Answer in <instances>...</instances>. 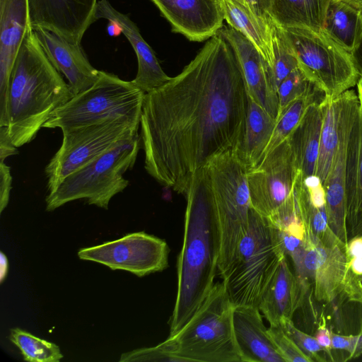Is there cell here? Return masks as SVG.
I'll use <instances>...</instances> for the list:
<instances>
[{
  "mask_svg": "<svg viewBox=\"0 0 362 362\" xmlns=\"http://www.w3.org/2000/svg\"><path fill=\"white\" fill-rule=\"evenodd\" d=\"M248 99L234 49L217 32L180 74L145 94L140 137L146 172L185 196L197 170L236 146Z\"/></svg>",
  "mask_w": 362,
  "mask_h": 362,
  "instance_id": "cell-1",
  "label": "cell"
},
{
  "mask_svg": "<svg viewBox=\"0 0 362 362\" xmlns=\"http://www.w3.org/2000/svg\"><path fill=\"white\" fill-rule=\"evenodd\" d=\"M185 197V230L177 262V293L169 335L179 331L196 313L218 273L219 236L206 166L192 176Z\"/></svg>",
  "mask_w": 362,
  "mask_h": 362,
  "instance_id": "cell-2",
  "label": "cell"
},
{
  "mask_svg": "<svg viewBox=\"0 0 362 362\" xmlns=\"http://www.w3.org/2000/svg\"><path fill=\"white\" fill-rule=\"evenodd\" d=\"M73 95L49 61L33 28L26 34L11 71L8 132L18 148L30 142L52 113Z\"/></svg>",
  "mask_w": 362,
  "mask_h": 362,
  "instance_id": "cell-3",
  "label": "cell"
},
{
  "mask_svg": "<svg viewBox=\"0 0 362 362\" xmlns=\"http://www.w3.org/2000/svg\"><path fill=\"white\" fill-rule=\"evenodd\" d=\"M223 282L215 283L190 320L158 344L168 361L243 362Z\"/></svg>",
  "mask_w": 362,
  "mask_h": 362,
  "instance_id": "cell-4",
  "label": "cell"
},
{
  "mask_svg": "<svg viewBox=\"0 0 362 362\" xmlns=\"http://www.w3.org/2000/svg\"><path fill=\"white\" fill-rule=\"evenodd\" d=\"M286 255L276 228L252 208L247 230L223 279L233 306L259 308L262 296Z\"/></svg>",
  "mask_w": 362,
  "mask_h": 362,
  "instance_id": "cell-5",
  "label": "cell"
},
{
  "mask_svg": "<svg viewBox=\"0 0 362 362\" xmlns=\"http://www.w3.org/2000/svg\"><path fill=\"white\" fill-rule=\"evenodd\" d=\"M206 167L219 236L218 274L223 278L233 264L249 226L252 207L247 170L233 149L214 157Z\"/></svg>",
  "mask_w": 362,
  "mask_h": 362,
  "instance_id": "cell-6",
  "label": "cell"
},
{
  "mask_svg": "<svg viewBox=\"0 0 362 362\" xmlns=\"http://www.w3.org/2000/svg\"><path fill=\"white\" fill-rule=\"evenodd\" d=\"M145 94L132 81L100 71L90 88L57 107L43 127L62 131L112 120L139 125Z\"/></svg>",
  "mask_w": 362,
  "mask_h": 362,
  "instance_id": "cell-7",
  "label": "cell"
},
{
  "mask_svg": "<svg viewBox=\"0 0 362 362\" xmlns=\"http://www.w3.org/2000/svg\"><path fill=\"white\" fill-rule=\"evenodd\" d=\"M141 144V137L137 134L66 176L48 193L46 210L52 211L80 199H86L88 204L107 209L111 199L129 185L124 175L134 165Z\"/></svg>",
  "mask_w": 362,
  "mask_h": 362,
  "instance_id": "cell-8",
  "label": "cell"
},
{
  "mask_svg": "<svg viewBox=\"0 0 362 362\" xmlns=\"http://www.w3.org/2000/svg\"><path fill=\"white\" fill-rule=\"evenodd\" d=\"M282 28L295 52L298 68L326 97L337 98L357 84L360 74L351 54L325 31Z\"/></svg>",
  "mask_w": 362,
  "mask_h": 362,
  "instance_id": "cell-9",
  "label": "cell"
},
{
  "mask_svg": "<svg viewBox=\"0 0 362 362\" xmlns=\"http://www.w3.org/2000/svg\"><path fill=\"white\" fill-rule=\"evenodd\" d=\"M139 126L125 120H112L62 130V145L45 169L48 192L69 175L118 143L134 136Z\"/></svg>",
  "mask_w": 362,
  "mask_h": 362,
  "instance_id": "cell-10",
  "label": "cell"
},
{
  "mask_svg": "<svg viewBox=\"0 0 362 362\" xmlns=\"http://www.w3.org/2000/svg\"><path fill=\"white\" fill-rule=\"evenodd\" d=\"M347 247L327 245L313 234L304 238V247L291 258L295 274L305 290L313 286L317 300L332 302L343 292L351 273Z\"/></svg>",
  "mask_w": 362,
  "mask_h": 362,
  "instance_id": "cell-11",
  "label": "cell"
},
{
  "mask_svg": "<svg viewBox=\"0 0 362 362\" xmlns=\"http://www.w3.org/2000/svg\"><path fill=\"white\" fill-rule=\"evenodd\" d=\"M167 243L144 231L128 233L112 241L81 248L82 260L102 264L112 270H124L142 277L165 269L168 266Z\"/></svg>",
  "mask_w": 362,
  "mask_h": 362,
  "instance_id": "cell-12",
  "label": "cell"
},
{
  "mask_svg": "<svg viewBox=\"0 0 362 362\" xmlns=\"http://www.w3.org/2000/svg\"><path fill=\"white\" fill-rule=\"evenodd\" d=\"M298 171L286 139L247 171L252 209L271 216L291 193Z\"/></svg>",
  "mask_w": 362,
  "mask_h": 362,
  "instance_id": "cell-13",
  "label": "cell"
},
{
  "mask_svg": "<svg viewBox=\"0 0 362 362\" xmlns=\"http://www.w3.org/2000/svg\"><path fill=\"white\" fill-rule=\"evenodd\" d=\"M343 98L339 142L323 187L329 227L346 243V158L348 141L359 103L353 90L343 93Z\"/></svg>",
  "mask_w": 362,
  "mask_h": 362,
  "instance_id": "cell-14",
  "label": "cell"
},
{
  "mask_svg": "<svg viewBox=\"0 0 362 362\" xmlns=\"http://www.w3.org/2000/svg\"><path fill=\"white\" fill-rule=\"evenodd\" d=\"M32 29L29 0H0V127H8V89L21 44Z\"/></svg>",
  "mask_w": 362,
  "mask_h": 362,
  "instance_id": "cell-15",
  "label": "cell"
},
{
  "mask_svg": "<svg viewBox=\"0 0 362 362\" xmlns=\"http://www.w3.org/2000/svg\"><path fill=\"white\" fill-rule=\"evenodd\" d=\"M98 0H29L32 28L42 27L81 43L96 21Z\"/></svg>",
  "mask_w": 362,
  "mask_h": 362,
  "instance_id": "cell-16",
  "label": "cell"
},
{
  "mask_svg": "<svg viewBox=\"0 0 362 362\" xmlns=\"http://www.w3.org/2000/svg\"><path fill=\"white\" fill-rule=\"evenodd\" d=\"M170 22L173 31L191 41L212 37L223 27L221 0H151Z\"/></svg>",
  "mask_w": 362,
  "mask_h": 362,
  "instance_id": "cell-17",
  "label": "cell"
},
{
  "mask_svg": "<svg viewBox=\"0 0 362 362\" xmlns=\"http://www.w3.org/2000/svg\"><path fill=\"white\" fill-rule=\"evenodd\" d=\"M33 30L51 63L67 79L73 97L97 81L100 71L89 62L81 43L71 42L45 28L34 27Z\"/></svg>",
  "mask_w": 362,
  "mask_h": 362,
  "instance_id": "cell-18",
  "label": "cell"
},
{
  "mask_svg": "<svg viewBox=\"0 0 362 362\" xmlns=\"http://www.w3.org/2000/svg\"><path fill=\"white\" fill-rule=\"evenodd\" d=\"M218 32L234 49L250 97L276 120L279 114L277 91L270 82L262 56L250 40L234 28L223 26Z\"/></svg>",
  "mask_w": 362,
  "mask_h": 362,
  "instance_id": "cell-19",
  "label": "cell"
},
{
  "mask_svg": "<svg viewBox=\"0 0 362 362\" xmlns=\"http://www.w3.org/2000/svg\"><path fill=\"white\" fill-rule=\"evenodd\" d=\"M95 18L96 21L105 18L117 23L132 46L137 58L138 71L132 82L137 88L147 93L162 86L171 78L163 71L153 50L128 16L116 10L108 0H99Z\"/></svg>",
  "mask_w": 362,
  "mask_h": 362,
  "instance_id": "cell-20",
  "label": "cell"
},
{
  "mask_svg": "<svg viewBox=\"0 0 362 362\" xmlns=\"http://www.w3.org/2000/svg\"><path fill=\"white\" fill-rule=\"evenodd\" d=\"M233 327L243 362H286L274 344L258 308L233 306Z\"/></svg>",
  "mask_w": 362,
  "mask_h": 362,
  "instance_id": "cell-21",
  "label": "cell"
},
{
  "mask_svg": "<svg viewBox=\"0 0 362 362\" xmlns=\"http://www.w3.org/2000/svg\"><path fill=\"white\" fill-rule=\"evenodd\" d=\"M306 293L285 255L262 296L259 309L270 325H279L284 320H292Z\"/></svg>",
  "mask_w": 362,
  "mask_h": 362,
  "instance_id": "cell-22",
  "label": "cell"
},
{
  "mask_svg": "<svg viewBox=\"0 0 362 362\" xmlns=\"http://www.w3.org/2000/svg\"><path fill=\"white\" fill-rule=\"evenodd\" d=\"M322 102L308 107L287 138L296 167L303 177L313 175L315 173L324 114Z\"/></svg>",
  "mask_w": 362,
  "mask_h": 362,
  "instance_id": "cell-23",
  "label": "cell"
},
{
  "mask_svg": "<svg viewBox=\"0 0 362 362\" xmlns=\"http://www.w3.org/2000/svg\"><path fill=\"white\" fill-rule=\"evenodd\" d=\"M275 124L276 119L249 95L245 129L233 148L247 170L262 159Z\"/></svg>",
  "mask_w": 362,
  "mask_h": 362,
  "instance_id": "cell-24",
  "label": "cell"
},
{
  "mask_svg": "<svg viewBox=\"0 0 362 362\" xmlns=\"http://www.w3.org/2000/svg\"><path fill=\"white\" fill-rule=\"evenodd\" d=\"M221 1L226 22L254 44L266 62L268 72L274 57L272 18H262L248 6L236 0Z\"/></svg>",
  "mask_w": 362,
  "mask_h": 362,
  "instance_id": "cell-25",
  "label": "cell"
},
{
  "mask_svg": "<svg viewBox=\"0 0 362 362\" xmlns=\"http://www.w3.org/2000/svg\"><path fill=\"white\" fill-rule=\"evenodd\" d=\"M346 223L354 226L362 214V112L355 116L346 158Z\"/></svg>",
  "mask_w": 362,
  "mask_h": 362,
  "instance_id": "cell-26",
  "label": "cell"
},
{
  "mask_svg": "<svg viewBox=\"0 0 362 362\" xmlns=\"http://www.w3.org/2000/svg\"><path fill=\"white\" fill-rule=\"evenodd\" d=\"M331 0H272L269 16L280 27L324 29Z\"/></svg>",
  "mask_w": 362,
  "mask_h": 362,
  "instance_id": "cell-27",
  "label": "cell"
},
{
  "mask_svg": "<svg viewBox=\"0 0 362 362\" xmlns=\"http://www.w3.org/2000/svg\"><path fill=\"white\" fill-rule=\"evenodd\" d=\"M323 31L351 54L362 36V12L341 0H331Z\"/></svg>",
  "mask_w": 362,
  "mask_h": 362,
  "instance_id": "cell-28",
  "label": "cell"
},
{
  "mask_svg": "<svg viewBox=\"0 0 362 362\" xmlns=\"http://www.w3.org/2000/svg\"><path fill=\"white\" fill-rule=\"evenodd\" d=\"M343 100L342 93L334 98L325 96L322 102L324 114L315 173L322 185L330 169L339 142Z\"/></svg>",
  "mask_w": 362,
  "mask_h": 362,
  "instance_id": "cell-29",
  "label": "cell"
},
{
  "mask_svg": "<svg viewBox=\"0 0 362 362\" xmlns=\"http://www.w3.org/2000/svg\"><path fill=\"white\" fill-rule=\"evenodd\" d=\"M325 98V93L315 86L308 94L290 103L278 116L263 157L288 137L310 105L322 102Z\"/></svg>",
  "mask_w": 362,
  "mask_h": 362,
  "instance_id": "cell-30",
  "label": "cell"
},
{
  "mask_svg": "<svg viewBox=\"0 0 362 362\" xmlns=\"http://www.w3.org/2000/svg\"><path fill=\"white\" fill-rule=\"evenodd\" d=\"M273 62L268 70L270 82L274 89L294 69L298 68L295 52L281 27L272 21Z\"/></svg>",
  "mask_w": 362,
  "mask_h": 362,
  "instance_id": "cell-31",
  "label": "cell"
},
{
  "mask_svg": "<svg viewBox=\"0 0 362 362\" xmlns=\"http://www.w3.org/2000/svg\"><path fill=\"white\" fill-rule=\"evenodd\" d=\"M9 339L19 349L23 359L29 362H59L64 357L57 344L20 328L11 329Z\"/></svg>",
  "mask_w": 362,
  "mask_h": 362,
  "instance_id": "cell-32",
  "label": "cell"
},
{
  "mask_svg": "<svg viewBox=\"0 0 362 362\" xmlns=\"http://www.w3.org/2000/svg\"><path fill=\"white\" fill-rule=\"evenodd\" d=\"M315 87V86L306 78L299 68L292 71L277 88L278 116L290 103L308 94Z\"/></svg>",
  "mask_w": 362,
  "mask_h": 362,
  "instance_id": "cell-33",
  "label": "cell"
},
{
  "mask_svg": "<svg viewBox=\"0 0 362 362\" xmlns=\"http://www.w3.org/2000/svg\"><path fill=\"white\" fill-rule=\"evenodd\" d=\"M279 325L293 339L299 349L313 361H325L320 356V353L327 352L329 354V349L321 346L315 337L298 329L293 324L292 320H284Z\"/></svg>",
  "mask_w": 362,
  "mask_h": 362,
  "instance_id": "cell-34",
  "label": "cell"
},
{
  "mask_svg": "<svg viewBox=\"0 0 362 362\" xmlns=\"http://www.w3.org/2000/svg\"><path fill=\"white\" fill-rule=\"evenodd\" d=\"M268 332L286 362L313 361L299 349L280 325H270Z\"/></svg>",
  "mask_w": 362,
  "mask_h": 362,
  "instance_id": "cell-35",
  "label": "cell"
},
{
  "mask_svg": "<svg viewBox=\"0 0 362 362\" xmlns=\"http://www.w3.org/2000/svg\"><path fill=\"white\" fill-rule=\"evenodd\" d=\"M330 336L332 348L346 351L349 359L362 354V331L356 334L345 336L331 332Z\"/></svg>",
  "mask_w": 362,
  "mask_h": 362,
  "instance_id": "cell-36",
  "label": "cell"
},
{
  "mask_svg": "<svg viewBox=\"0 0 362 362\" xmlns=\"http://www.w3.org/2000/svg\"><path fill=\"white\" fill-rule=\"evenodd\" d=\"M11 168L4 162H0V212L7 206L11 190Z\"/></svg>",
  "mask_w": 362,
  "mask_h": 362,
  "instance_id": "cell-37",
  "label": "cell"
},
{
  "mask_svg": "<svg viewBox=\"0 0 362 362\" xmlns=\"http://www.w3.org/2000/svg\"><path fill=\"white\" fill-rule=\"evenodd\" d=\"M17 153V147L12 143L7 127H0V162H4L6 158Z\"/></svg>",
  "mask_w": 362,
  "mask_h": 362,
  "instance_id": "cell-38",
  "label": "cell"
},
{
  "mask_svg": "<svg viewBox=\"0 0 362 362\" xmlns=\"http://www.w3.org/2000/svg\"><path fill=\"white\" fill-rule=\"evenodd\" d=\"M248 6L256 14L265 19H270L269 10L272 0H236Z\"/></svg>",
  "mask_w": 362,
  "mask_h": 362,
  "instance_id": "cell-39",
  "label": "cell"
},
{
  "mask_svg": "<svg viewBox=\"0 0 362 362\" xmlns=\"http://www.w3.org/2000/svg\"><path fill=\"white\" fill-rule=\"evenodd\" d=\"M350 293L355 300L362 303V275L358 276L351 272Z\"/></svg>",
  "mask_w": 362,
  "mask_h": 362,
  "instance_id": "cell-40",
  "label": "cell"
},
{
  "mask_svg": "<svg viewBox=\"0 0 362 362\" xmlns=\"http://www.w3.org/2000/svg\"><path fill=\"white\" fill-rule=\"evenodd\" d=\"M315 337L321 346L327 349L332 348L330 332L327 328L325 327H320L317 331Z\"/></svg>",
  "mask_w": 362,
  "mask_h": 362,
  "instance_id": "cell-41",
  "label": "cell"
},
{
  "mask_svg": "<svg viewBox=\"0 0 362 362\" xmlns=\"http://www.w3.org/2000/svg\"><path fill=\"white\" fill-rule=\"evenodd\" d=\"M347 255L351 259L362 257V237L354 238L347 245Z\"/></svg>",
  "mask_w": 362,
  "mask_h": 362,
  "instance_id": "cell-42",
  "label": "cell"
},
{
  "mask_svg": "<svg viewBox=\"0 0 362 362\" xmlns=\"http://www.w3.org/2000/svg\"><path fill=\"white\" fill-rule=\"evenodd\" d=\"M351 55L361 76H362V36L358 47L351 53Z\"/></svg>",
  "mask_w": 362,
  "mask_h": 362,
  "instance_id": "cell-43",
  "label": "cell"
},
{
  "mask_svg": "<svg viewBox=\"0 0 362 362\" xmlns=\"http://www.w3.org/2000/svg\"><path fill=\"white\" fill-rule=\"evenodd\" d=\"M8 270V262L6 255L0 252V283L2 284L6 279Z\"/></svg>",
  "mask_w": 362,
  "mask_h": 362,
  "instance_id": "cell-44",
  "label": "cell"
},
{
  "mask_svg": "<svg viewBox=\"0 0 362 362\" xmlns=\"http://www.w3.org/2000/svg\"><path fill=\"white\" fill-rule=\"evenodd\" d=\"M349 267L356 275H362V257H354L349 259Z\"/></svg>",
  "mask_w": 362,
  "mask_h": 362,
  "instance_id": "cell-45",
  "label": "cell"
},
{
  "mask_svg": "<svg viewBox=\"0 0 362 362\" xmlns=\"http://www.w3.org/2000/svg\"><path fill=\"white\" fill-rule=\"evenodd\" d=\"M107 30L108 34L111 36H117L122 33V31L119 25L117 23L112 21H109Z\"/></svg>",
  "mask_w": 362,
  "mask_h": 362,
  "instance_id": "cell-46",
  "label": "cell"
},
{
  "mask_svg": "<svg viewBox=\"0 0 362 362\" xmlns=\"http://www.w3.org/2000/svg\"><path fill=\"white\" fill-rule=\"evenodd\" d=\"M356 86H357V95H358V103H359V109L362 112V76H360Z\"/></svg>",
  "mask_w": 362,
  "mask_h": 362,
  "instance_id": "cell-47",
  "label": "cell"
},
{
  "mask_svg": "<svg viewBox=\"0 0 362 362\" xmlns=\"http://www.w3.org/2000/svg\"><path fill=\"white\" fill-rule=\"evenodd\" d=\"M353 229H356V235L362 237V214L359 216L356 223L353 226Z\"/></svg>",
  "mask_w": 362,
  "mask_h": 362,
  "instance_id": "cell-48",
  "label": "cell"
},
{
  "mask_svg": "<svg viewBox=\"0 0 362 362\" xmlns=\"http://www.w3.org/2000/svg\"><path fill=\"white\" fill-rule=\"evenodd\" d=\"M362 12V0H341Z\"/></svg>",
  "mask_w": 362,
  "mask_h": 362,
  "instance_id": "cell-49",
  "label": "cell"
}]
</instances>
